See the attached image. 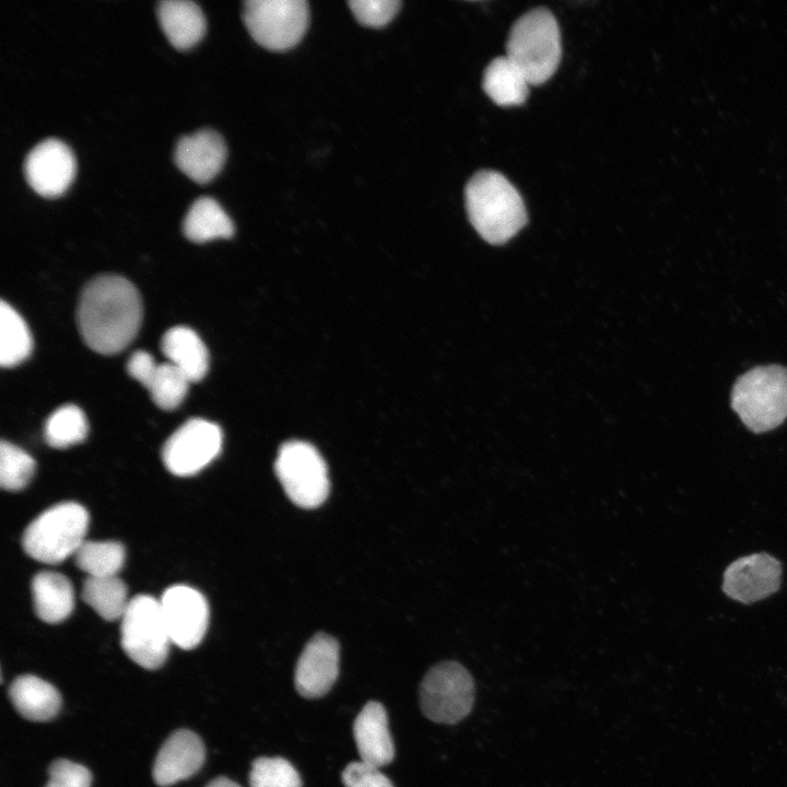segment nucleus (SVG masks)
<instances>
[{
    "mask_svg": "<svg viewBox=\"0 0 787 787\" xmlns=\"http://www.w3.org/2000/svg\"><path fill=\"white\" fill-rule=\"evenodd\" d=\"M77 321L90 349L104 355L117 354L132 342L140 329V294L120 275H98L81 292Z\"/></svg>",
    "mask_w": 787,
    "mask_h": 787,
    "instance_id": "1",
    "label": "nucleus"
},
{
    "mask_svg": "<svg viewBox=\"0 0 787 787\" xmlns=\"http://www.w3.org/2000/svg\"><path fill=\"white\" fill-rule=\"evenodd\" d=\"M466 208L477 232L491 244L510 239L527 222L516 188L495 171H480L466 186Z\"/></svg>",
    "mask_w": 787,
    "mask_h": 787,
    "instance_id": "2",
    "label": "nucleus"
},
{
    "mask_svg": "<svg viewBox=\"0 0 787 787\" xmlns=\"http://www.w3.org/2000/svg\"><path fill=\"white\" fill-rule=\"evenodd\" d=\"M731 408L753 433H764L787 419V367L755 366L735 381Z\"/></svg>",
    "mask_w": 787,
    "mask_h": 787,
    "instance_id": "3",
    "label": "nucleus"
},
{
    "mask_svg": "<svg viewBox=\"0 0 787 787\" xmlns=\"http://www.w3.org/2000/svg\"><path fill=\"white\" fill-rule=\"evenodd\" d=\"M506 57L525 74L529 84H541L555 72L561 59V36L554 15L537 8L512 26Z\"/></svg>",
    "mask_w": 787,
    "mask_h": 787,
    "instance_id": "4",
    "label": "nucleus"
},
{
    "mask_svg": "<svg viewBox=\"0 0 787 787\" xmlns=\"http://www.w3.org/2000/svg\"><path fill=\"white\" fill-rule=\"evenodd\" d=\"M89 513L74 502L54 505L25 529L22 545L32 559L57 564L74 555L85 541Z\"/></svg>",
    "mask_w": 787,
    "mask_h": 787,
    "instance_id": "5",
    "label": "nucleus"
},
{
    "mask_svg": "<svg viewBox=\"0 0 787 787\" xmlns=\"http://www.w3.org/2000/svg\"><path fill=\"white\" fill-rule=\"evenodd\" d=\"M120 620V641L127 656L148 670L163 666L172 641L160 600L138 595L129 601Z\"/></svg>",
    "mask_w": 787,
    "mask_h": 787,
    "instance_id": "6",
    "label": "nucleus"
},
{
    "mask_svg": "<svg viewBox=\"0 0 787 787\" xmlns=\"http://www.w3.org/2000/svg\"><path fill=\"white\" fill-rule=\"evenodd\" d=\"M473 703V679L457 661L436 663L421 682V709L424 716L434 723L456 724L471 712Z\"/></svg>",
    "mask_w": 787,
    "mask_h": 787,
    "instance_id": "7",
    "label": "nucleus"
},
{
    "mask_svg": "<svg viewBox=\"0 0 787 787\" xmlns=\"http://www.w3.org/2000/svg\"><path fill=\"white\" fill-rule=\"evenodd\" d=\"M274 471L287 497L303 508L317 507L328 496L330 484L326 462L306 442L284 443L274 461Z\"/></svg>",
    "mask_w": 787,
    "mask_h": 787,
    "instance_id": "8",
    "label": "nucleus"
},
{
    "mask_svg": "<svg viewBox=\"0 0 787 787\" xmlns=\"http://www.w3.org/2000/svg\"><path fill=\"white\" fill-rule=\"evenodd\" d=\"M243 20L259 45L285 50L304 36L309 9L304 0H248L244 3Z\"/></svg>",
    "mask_w": 787,
    "mask_h": 787,
    "instance_id": "9",
    "label": "nucleus"
},
{
    "mask_svg": "<svg viewBox=\"0 0 787 787\" xmlns=\"http://www.w3.org/2000/svg\"><path fill=\"white\" fill-rule=\"evenodd\" d=\"M222 442L220 426L203 419H190L165 442L163 463L175 475L196 474L218 457Z\"/></svg>",
    "mask_w": 787,
    "mask_h": 787,
    "instance_id": "10",
    "label": "nucleus"
},
{
    "mask_svg": "<svg viewBox=\"0 0 787 787\" xmlns=\"http://www.w3.org/2000/svg\"><path fill=\"white\" fill-rule=\"evenodd\" d=\"M171 641L183 649L200 644L209 624V607L201 592L186 585L167 588L160 600Z\"/></svg>",
    "mask_w": 787,
    "mask_h": 787,
    "instance_id": "11",
    "label": "nucleus"
},
{
    "mask_svg": "<svg viewBox=\"0 0 787 787\" xmlns=\"http://www.w3.org/2000/svg\"><path fill=\"white\" fill-rule=\"evenodd\" d=\"M75 169L70 149L49 138L37 143L25 156L23 171L28 186L39 196L55 198L69 187Z\"/></svg>",
    "mask_w": 787,
    "mask_h": 787,
    "instance_id": "12",
    "label": "nucleus"
},
{
    "mask_svg": "<svg viewBox=\"0 0 787 787\" xmlns=\"http://www.w3.org/2000/svg\"><path fill=\"white\" fill-rule=\"evenodd\" d=\"M780 562L767 553H753L733 561L724 572L723 591L733 600L752 603L776 592Z\"/></svg>",
    "mask_w": 787,
    "mask_h": 787,
    "instance_id": "13",
    "label": "nucleus"
},
{
    "mask_svg": "<svg viewBox=\"0 0 787 787\" xmlns=\"http://www.w3.org/2000/svg\"><path fill=\"white\" fill-rule=\"evenodd\" d=\"M339 674V644L330 635H314L303 649L295 667L294 684L306 698L325 695Z\"/></svg>",
    "mask_w": 787,
    "mask_h": 787,
    "instance_id": "14",
    "label": "nucleus"
},
{
    "mask_svg": "<svg viewBox=\"0 0 787 787\" xmlns=\"http://www.w3.org/2000/svg\"><path fill=\"white\" fill-rule=\"evenodd\" d=\"M205 749L192 731H174L163 743L154 761L152 776L158 786L167 787L196 774L202 766Z\"/></svg>",
    "mask_w": 787,
    "mask_h": 787,
    "instance_id": "15",
    "label": "nucleus"
},
{
    "mask_svg": "<svg viewBox=\"0 0 787 787\" xmlns=\"http://www.w3.org/2000/svg\"><path fill=\"white\" fill-rule=\"evenodd\" d=\"M226 148L213 130L201 129L178 139L174 152L177 167L197 184L210 181L222 168Z\"/></svg>",
    "mask_w": 787,
    "mask_h": 787,
    "instance_id": "16",
    "label": "nucleus"
},
{
    "mask_svg": "<svg viewBox=\"0 0 787 787\" xmlns=\"http://www.w3.org/2000/svg\"><path fill=\"white\" fill-rule=\"evenodd\" d=\"M353 737L361 761L383 767L395 756L385 707L371 701L364 705L353 723Z\"/></svg>",
    "mask_w": 787,
    "mask_h": 787,
    "instance_id": "17",
    "label": "nucleus"
},
{
    "mask_svg": "<svg viewBox=\"0 0 787 787\" xmlns=\"http://www.w3.org/2000/svg\"><path fill=\"white\" fill-rule=\"evenodd\" d=\"M157 20L171 45L188 49L200 40L205 30L201 9L189 0H163L157 3Z\"/></svg>",
    "mask_w": 787,
    "mask_h": 787,
    "instance_id": "18",
    "label": "nucleus"
},
{
    "mask_svg": "<svg viewBox=\"0 0 787 787\" xmlns=\"http://www.w3.org/2000/svg\"><path fill=\"white\" fill-rule=\"evenodd\" d=\"M9 696L17 713L32 721H48L60 709L61 697L58 690L47 681L31 674L15 678Z\"/></svg>",
    "mask_w": 787,
    "mask_h": 787,
    "instance_id": "19",
    "label": "nucleus"
},
{
    "mask_svg": "<svg viewBox=\"0 0 787 787\" xmlns=\"http://www.w3.org/2000/svg\"><path fill=\"white\" fill-rule=\"evenodd\" d=\"M161 349L168 363L178 368L190 383L201 380L207 374L209 354L192 329L184 326L168 329L161 340Z\"/></svg>",
    "mask_w": 787,
    "mask_h": 787,
    "instance_id": "20",
    "label": "nucleus"
},
{
    "mask_svg": "<svg viewBox=\"0 0 787 787\" xmlns=\"http://www.w3.org/2000/svg\"><path fill=\"white\" fill-rule=\"evenodd\" d=\"M32 596L37 616L47 623L64 621L74 608V591L70 580L56 572H42L32 580Z\"/></svg>",
    "mask_w": 787,
    "mask_h": 787,
    "instance_id": "21",
    "label": "nucleus"
},
{
    "mask_svg": "<svg viewBox=\"0 0 787 787\" xmlns=\"http://www.w3.org/2000/svg\"><path fill=\"white\" fill-rule=\"evenodd\" d=\"M529 82L521 70L506 56L493 59L483 73V89L497 105L516 106L528 95Z\"/></svg>",
    "mask_w": 787,
    "mask_h": 787,
    "instance_id": "22",
    "label": "nucleus"
},
{
    "mask_svg": "<svg viewBox=\"0 0 787 787\" xmlns=\"http://www.w3.org/2000/svg\"><path fill=\"white\" fill-rule=\"evenodd\" d=\"M183 232L189 240L204 243L231 237L234 225L213 198L200 197L189 207L183 221Z\"/></svg>",
    "mask_w": 787,
    "mask_h": 787,
    "instance_id": "23",
    "label": "nucleus"
},
{
    "mask_svg": "<svg viewBox=\"0 0 787 787\" xmlns=\"http://www.w3.org/2000/svg\"><path fill=\"white\" fill-rule=\"evenodd\" d=\"M33 349L30 329L19 313L5 302L0 304V364L12 367L25 361Z\"/></svg>",
    "mask_w": 787,
    "mask_h": 787,
    "instance_id": "24",
    "label": "nucleus"
},
{
    "mask_svg": "<svg viewBox=\"0 0 787 787\" xmlns=\"http://www.w3.org/2000/svg\"><path fill=\"white\" fill-rule=\"evenodd\" d=\"M82 599L103 619H121L129 601L127 586L117 576L87 577L82 587Z\"/></svg>",
    "mask_w": 787,
    "mask_h": 787,
    "instance_id": "25",
    "label": "nucleus"
},
{
    "mask_svg": "<svg viewBox=\"0 0 787 787\" xmlns=\"http://www.w3.org/2000/svg\"><path fill=\"white\" fill-rule=\"evenodd\" d=\"M125 557V548L117 541H84L74 554L77 566L87 577L117 576Z\"/></svg>",
    "mask_w": 787,
    "mask_h": 787,
    "instance_id": "26",
    "label": "nucleus"
},
{
    "mask_svg": "<svg viewBox=\"0 0 787 787\" xmlns=\"http://www.w3.org/2000/svg\"><path fill=\"white\" fill-rule=\"evenodd\" d=\"M87 431L84 412L74 404H66L49 415L45 423L44 435L50 447L61 449L83 442Z\"/></svg>",
    "mask_w": 787,
    "mask_h": 787,
    "instance_id": "27",
    "label": "nucleus"
},
{
    "mask_svg": "<svg viewBox=\"0 0 787 787\" xmlns=\"http://www.w3.org/2000/svg\"><path fill=\"white\" fill-rule=\"evenodd\" d=\"M189 384L190 380L167 362L157 365L146 389L158 408L173 410L184 401Z\"/></svg>",
    "mask_w": 787,
    "mask_h": 787,
    "instance_id": "28",
    "label": "nucleus"
},
{
    "mask_svg": "<svg viewBox=\"0 0 787 787\" xmlns=\"http://www.w3.org/2000/svg\"><path fill=\"white\" fill-rule=\"evenodd\" d=\"M35 471L34 459L20 447L2 441L0 445V484L7 491H20Z\"/></svg>",
    "mask_w": 787,
    "mask_h": 787,
    "instance_id": "29",
    "label": "nucleus"
},
{
    "mask_svg": "<svg viewBox=\"0 0 787 787\" xmlns=\"http://www.w3.org/2000/svg\"><path fill=\"white\" fill-rule=\"evenodd\" d=\"M249 785L250 787H302V780L287 760L280 756H261L251 764Z\"/></svg>",
    "mask_w": 787,
    "mask_h": 787,
    "instance_id": "30",
    "label": "nucleus"
},
{
    "mask_svg": "<svg viewBox=\"0 0 787 787\" xmlns=\"http://www.w3.org/2000/svg\"><path fill=\"white\" fill-rule=\"evenodd\" d=\"M349 7L363 25L380 27L388 24L401 7L399 0H353Z\"/></svg>",
    "mask_w": 787,
    "mask_h": 787,
    "instance_id": "31",
    "label": "nucleus"
},
{
    "mask_svg": "<svg viewBox=\"0 0 787 787\" xmlns=\"http://www.w3.org/2000/svg\"><path fill=\"white\" fill-rule=\"evenodd\" d=\"M91 772L83 765L59 759L48 768V782L45 787H91Z\"/></svg>",
    "mask_w": 787,
    "mask_h": 787,
    "instance_id": "32",
    "label": "nucleus"
},
{
    "mask_svg": "<svg viewBox=\"0 0 787 787\" xmlns=\"http://www.w3.org/2000/svg\"><path fill=\"white\" fill-rule=\"evenodd\" d=\"M341 778L345 787H393L379 767L361 760L348 764L342 772Z\"/></svg>",
    "mask_w": 787,
    "mask_h": 787,
    "instance_id": "33",
    "label": "nucleus"
},
{
    "mask_svg": "<svg viewBox=\"0 0 787 787\" xmlns=\"http://www.w3.org/2000/svg\"><path fill=\"white\" fill-rule=\"evenodd\" d=\"M157 365L150 353L136 351L128 360L127 371L132 378L146 388Z\"/></svg>",
    "mask_w": 787,
    "mask_h": 787,
    "instance_id": "34",
    "label": "nucleus"
},
{
    "mask_svg": "<svg viewBox=\"0 0 787 787\" xmlns=\"http://www.w3.org/2000/svg\"><path fill=\"white\" fill-rule=\"evenodd\" d=\"M205 787H242V786L227 777H216L212 782H210Z\"/></svg>",
    "mask_w": 787,
    "mask_h": 787,
    "instance_id": "35",
    "label": "nucleus"
}]
</instances>
